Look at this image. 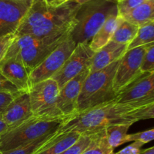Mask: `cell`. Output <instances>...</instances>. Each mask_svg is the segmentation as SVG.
<instances>
[{"label": "cell", "instance_id": "obj_14", "mask_svg": "<svg viewBox=\"0 0 154 154\" xmlns=\"http://www.w3.org/2000/svg\"><path fill=\"white\" fill-rule=\"evenodd\" d=\"M30 73L31 71L14 57L3 60L0 63V74L22 93H29L31 88Z\"/></svg>", "mask_w": 154, "mask_h": 154}, {"label": "cell", "instance_id": "obj_8", "mask_svg": "<svg viewBox=\"0 0 154 154\" xmlns=\"http://www.w3.org/2000/svg\"><path fill=\"white\" fill-rule=\"evenodd\" d=\"M147 45L128 50L120 60L113 82V87L117 96L126 87L144 74L141 71V66Z\"/></svg>", "mask_w": 154, "mask_h": 154}, {"label": "cell", "instance_id": "obj_11", "mask_svg": "<svg viewBox=\"0 0 154 154\" xmlns=\"http://www.w3.org/2000/svg\"><path fill=\"white\" fill-rule=\"evenodd\" d=\"M94 51L89 44H78L61 69L52 77L60 89L67 82L90 68Z\"/></svg>", "mask_w": 154, "mask_h": 154}, {"label": "cell", "instance_id": "obj_21", "mask_svg": "<svg viewBox=\"0 0 154 154\" xmlns=\"http://www.w3.org/2000/svg\"><path fill=\"white\" fill-rule=\"evenodd\" d=\"M139 27L122 18L117 29L114 32L111 41L123 45H127L134 40L137 35Z\"/></svg>", "mask_w": 154, "mask_h": 154}, {"label": "cell", "instance_id": "obj_15", "mask_svg": "<svg viewBox=\"0 0 154 154\" xmlns=\"http://www.w3.org/2000/svg\"><path fill=\"white\" fill-rule=\"evenodd\" d=\"M32 117L29 93H19L2 114L8 129L19 126Z\"/></svg>", "mask_w": 154, "mask_h": 154}, {"label": "cell", "instance_id": "obj_25", "mask_svg": "<svg viewBox=\"0 0 154 154\" xmlns=\"http://www.w3.org/2000/svg\"><path fill=\"white\" fill-rule=\"evenodd\" d=\"M127 117L133 123L140 120L154 119V103L129 113Z\"/></svg>", "mask_w": 154, "mask_h": 154}, {"label": "cell", "instance_id": "obj_26", "mask_svg": "<svg viewBox=\"0 0 154 154\" xmlns=\"http://www.w3.org/2000/svg\"><path fill=\"white\" fill-rule=\"evenodd\" d=\"M93 135H81L72 146L60 154H81L90 144Z\"/></svg>", "mask_w": 154, "mask_h": 154}, {"label": "cell", "instance_id": "obj_3", "mask_svg": "<svg viewBox=\"0 0 154 154\" xmlns=\"http://www.w3.org/2000/svg\"><path fill=\"white\" fill-rule=\"evenodd\" d=\"M118 11L117 2L109 0H91L82 5L75 17L70 35L76 45L89 44L108 17Z\"/></svg>", "mask_w": 154, "mask_h": 154}, {"label": "cell", "instance_id": "obj_5", "mask_svg": "<svg viewBox=\"0 0 154 154\" xmlns=\"http://www.w3.org/2000/svg\"><path fill=\"white\" fill-rule=\"evenodd\" d=\"M69 34L49 38H38L30 35H15L14 39L3 60L14 57L20 60L32 72L46 59Z\"/></svg>", "mask_w": 154, "mask_h": 154}, {"label": "cell", "instance_id": "obj_12", "mask_svg": "<svg viewBox=\"0 0 154 154\" xmlns=\"http://www.w3.org/2000/svg\"><path fill=\"white\" fill-rule=\"evenodd\" d=\"M33 0H0V38L15 34Z\"/></svg>", "mask_w": 154, "mask_h": 154}, {"label": "cell", "instance_id": "obj_33", "mask_svg": "<svg viewBox=\"0 0 154 154\" xmlns=\"http://www.w3.org/2000/svg\"><path fill=\"white\" fill-rule=\"evenodd\" d=\"M0 92L11 93H22V92H20L17 88L14 87L10 81H8L2 74H0Z\"/></svg>", "mask_w": 154, "mask_h": 154}, {"label": "cell", "instance_id": "obj_35", "mask_svg": "<svg viewBox=\"0 0 154 154\" xmlns=\"http://www.w3.org/2000/svg\"><path fill=\"white\" fill-rule=\"evenodd\" d=\"M8 129V126L2 118V115H0V140H1L2 136L7 132Z\"/></svg>", "mask_w": 154, "mask_h": 154}, {"label": "cell", "instance_id": "obj_28", "mask_svg": "<svg viewBox=\"0 0 154 154\" xmlns=\"http://www.w3.org/2000/svg\"><path fill=\"white\" fill-rule=\"evenodd\" d=\"M154 140V128L144 131V132H137L133 134H128L126 137V141H139L144 143V144Z\"/></svg>", "mask_w": 154, "mask_h": 154}, {"label": "cell", "instance_id": "obj_13", "mask_svg": "<svg viewBox=\"0 0 154 154\" xmlns=\"http://www.w3.org/2000/svg\"><path fill=\"white\" fill-rule=\"evenodd\" d=\"M89 73L90 68L66 83L60 90L57 99V107L63 117H68L76 113L81 88Z\"/></svg>", "mask_w": 154, "mask_h": 154}, {"label": "cell", "instance_id": "obj_37", "mask_svg": "<svg viewBox=\"0 0 154 154\" xmlns=\"http://www.w3.org/2000/svg\"><path fill=\"white\" fill-rule=\"evenodd\" d=\"M90 1H91V0H70V2H73L77 3L80 5H82L85 4V3L88 2Z\"/></svg>", "mask_w": 154, "mask_h": 154}, {"label": "cell", "instance_id": "obj_30", "mask_svg": "<svg viewBox=\"0 0 154 154\" xmlns=\"http://www.w3.org/2000/svg\"><path fill=\"white\" fill-rule=\"evenodd\" d=\"M144 145V144L141 141H133V143L128 145L127 147H124L123 149L120 150V151L114 153V154H141V152L143 151L141 148Z\"/></svg>", "mask_w": 154, "mask_h": 154}, {"label": "cell", "instance_id": "obj_32", "mask_svg": "<svg viewBox=\"0 0 154 154\" xmlns=\"http://www.w3.org/2000/svg\"><path fill=\"white\" fill-rule=\"evenodd\" d=\"M19 93H6V92H0V115L3 114L9 104L13 101V99L17 96Z\"/></svg>", "mask_w": 154, "mask_h": 154}, {"label": "cell", "instance_id": "obj_18", "mask_svg": "<svg viewBox=\"0 0 154 154\" xmlns=\"http://www.w3.org/2000/svg\"><path fill=\"white\" fill-rule=\"evenodd\" d=\"M81 137L78 132L57 135L35 154H60L73 145Z\"/></svg>", "mask_w": 154, "mask_h": 154}, {"label": "cell", "instance_id": "obj_17", "mask_svg": "<svg viewBox=\"0 0 154 154\" xmlns=\"http://www.w3.org/2000/svg\"><path fill=\"white\" fill-rule=\"evenodd\" d=\"M121 20L122 17L118 14V11L108 17L103 26L93 36L89 43V46L92 51L96 52L102 47L106 45L108 42H111L113 35L117 29Z\"/></svg>", "mask_w": 154, "mask_h": 154}, {"label": "cell", "instance_id": "obj_38", "mask_svg": "<svg viewBox=\"0 0 154 154\" xmlns=\"http://www.w3.org/2000/svg\"><path fill=\"white\" fill-rule=\"evenodd\" d=\"M109 1H114V2H118L119 0H109Z\"/></svg>", "mask_w": 154, "mask_h": 154}, {"label": "cell", "instance_id": "obj_9", "mask_svg": "<svg viewBox=\"0 0 154 154\" xmlns=\"http://www.w3.org/2000/svg\"><path fill=\"white\" fill-rule=\"evenodd\" d=\"M76 46L77 45L72 40L70 35H68L46 59L32 71L29 77L32 85L52 78L72 55Z\"/></svg>", "mask_w": 154, "mask_h": 154}, {"label": "cell", "instance_id": "obj_10", "mask_svg": "<svg viewBox=\"0 0 154 154\" xmlns=\"http://www.w3.org/2000/svg\"><path fill=\"white\" fill-rule=\"evenodd\" d=\"M116 101L131 105L135 110L154 103V71L144 73L129 84L119 93Z\"/></svg>", "mask_w": 154, "mask_h": 154}, {"label": "cell", "instance_id": "obj_31", "mask_svg": "<svg viewBox=\"0 0 154 154\" xmlns=\"http://www.w3.org/2000/svg\"><path fill=\"white\" fill-rule=\"evenodd\" d=\"M15 38V34L8 35L0 38V63L4 59L9 47L11 46Z\"/></svg>", "mask_w": 154, "mask_h": 154}, {"label": "cell", "instance_id": "obj_24", "mask_svg": "<svg viewBox=\"0 0 154 154\" xmlns=\"http://www.w3.org/2000/svg\"><path fill=\"white\" fill-rule=\"evenodd\" d=\"M152 43H154V21L139 27L136 37L129 44L128 50Z\"/></svg>", "mask_w": 154, "mask_h": 154}, {"label": "cell", "instance_id": "obj_19", "mask_svg": "<svg viewBox=\"0 0 154 154\" xmlns=\"http://www.w3.org/2000/svg\"><path fill=\"white\" fill-rule=\"evenodd\" d=\"M120 17L138 27L153 22L154 21V0H147Z\"/></svg>", "mask_w": 154, "mask_h": 154}, {"label": "cell", "instance_id": "obj_27", "mask_svg": "<svg viewBox=\"0 0 154 154\" xmlns=\"http://www.w3.org/2000/svg\"><path fill=\"white\" fill-rule=\"evenodd\" d=\"M141 71L144 73H149L154 71V43L147 45L141 66Z\"/></svg>", "mask_w": 154, "mask_h": 154}, {"label": "cell", "instance_id": "obj_2", "mask_svg": "<svg viewBox=\"0 0 154 154\" xmlns=\"http://www.w3.org/2000/svg\"><path fill=\"white\" fill-rule=\"evenodd\" d=\"M135 108L116 100L75 113L66 117L57 130V135L67 132H78L80 135H93L105 130L107 127L120 123H132L128 118L129 113Z\"/></svg>", "mask_w": 154, "mask_h": 154}, {"label": "cell", "instance_id": "obj_29", "mask_svg": "<svg viewBox=\"0 0 154 154\" xmlns=\"http://www.w3.org/2000/svg\"><path fill=\"white\" fill-rule=\"evenodd\" d=\"M146 1L147 0H119L117 2L118 14L123 16Z\"/></svg>", "mask_w": 154, "mask_h": 154}, {"label": "cell", "instance_id": "obj_39", "mask_svg": "<svg viewBox=\"0 0 154 154\" xmlns=\"http://www.w3.org/2000/svg\"><path fill=\"white\" fill-rule=\"evenodd\" d=\"M0 154H3V153L1 151V150H0Z\"/></svg>", "mask_w": 154, "mask_h": 154}, {"label": "cell", "instance_id": "obj_4", "mask_svg": "<svg viewBox=\"0 0 154 154\" xmlns=\"http://www.w3.org/2000/svg\"><path fill=\"white\" fill-rule=\"evenodd\" d=\"M119 63L120 60L101 70L89 73L81 88L76 113L117 99L113 82Z\"/></svg>", "mask_w": 154, "mask_h": 154}, {"label": "cell", "instance_id": "obj_20", "mask_svg": "<svg viewBox=\"0 0 154 154\" xmlns=\"http://www.w3.org/2000/svg\"><path fill=\"white\" fill-rule=\"evenodd\" d=\"M132 125V123H120L111 125L105 129L107 141L113 150L125 143H127V132Z\"/></svg>", "mask_w": 154, "mask_h": 154}, {"label": "cell", "instance_id": "obj_16", "mask_svg": "<svg viewBox=\"0 0 154 154\" xmlns=\"http://www.w3.org/2000/svg\"><path fill=\"white\" fill-rule=\"evenodd\" d=\"M127 51V45L111 41L99 51L94 52L90 66V72L101 70L114 62L118 61Z\"/></svg>", "mask_w": 154, "mask_h": 154}, {"label": "cell", "instance_id": "obj_23", "mask_svg": "<svg viewBox=\"0 0 154 154\" xmlns=\"http://www.w3.org/2000/svg\"><path fill=\"white\" fill-rule=\"evenodd\" d=\"M57 132H54V133L41 137L38 139L35 140L32 142L24 144V145L17 147V148L9 150V151L5 152L3 154H35L37 153L42 147H44L48 141L54 138L57 135Z\"/></svg>", "mask_w": 154, "mask_h": 154}, {"label": "cell", "instance_id": "obj_6", "mask_svg": "<svg viewBox=\"0 0 154 154\" xmlns=\"http://www.w3.org/2000/svg\"><path fill=\"white\" fill-rule=\"evenodd\" d=\"M65 119L31 117L19 126L7 130L0 140V150L5 153L32 142L41 137L57 132Z\"/></svg>", "mask_w": 154, "mask_h": 154}, {"label": "cell", "instance_id": "obj_1", "mask_svg": "<svg viewBox=\"0 0 154 154\" xmlns=\"http://www.w3.org/2000/svg\"><path fill=\"white\" fill-rule=\"evenodd\" d=\"M81 6L69 2L59 7H51L44 0H33L15 35L49 38L69 34L75 25V17Z\"/></svg>", "mask_w": 154, "mask_h": 154}, {"label": "cell", "instance_id": "obj_7", "mask_svg": "<svg viewBox=\"0 0 154 154\" xmlns=\"http://www.w3.org/2000/svg\"><path fill=\"white\" fill-rule=\"evenodd\" d=\"M60 88L52 78L32 85L29 96L33 117L43 119H65L57 107Z\"/></svg>", "mask_w": 154, "mask_h": 154}, {"label": "cell", "instance_id": "obj_36", "mask_svg": "<svg viewBox=\"0 0 154 154\" xmlns=\"http://www.w3.org/2000/svg\"><path fill=\"white\" fill-rule=\"evenodd\" d=\"M141 154H154V147H150L146 150H143Z\"/></svg>", "mask_w": 154, "mask_h": 154}, {"label": "cell", "instance_id": "obj_22", "mask_svg": "<svg viewBox=\"0 0 154 154\" xmlns=\"http://www.w3.org/2000/svg\"><path fill=\"white\" fill-rule=\"evenodd\" d=\"M114 150L108 144L104 130L93 134L90 144L81 154H114Z\"/></svg>", "mask_w": 154, "mask_h": 154}, {"label": "cell", "instance_id": "obj_34", "mask_svg": "<svg viewBox=\"0 0 154 154\" xmlns=\"http://www.w3.org/2000/svg\"><path fill=\"white\" fill-rule=\"evenodd\" d=\"M45 2L51 7H59L66 3L70 2V0H44Z\"/></svg>", "mask_w": 154, "mask_h": 154}]
</instances>
